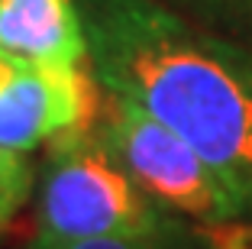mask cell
<instances>
[{
	"instance_id": "cell-1",
	"label": "cell",
	"mask_w": 252,
	"mask_h": 249,
	"mask_svg": "<svg viewBox=\"0 0 252 249\" xmlns=\"http://www.w3.org/2000/svg\"><path fill=\"white\" fill-rule=\"evenodd\" d=\"M97 88L168 126L252 204V49L156 0H78Z\"/></svg>"
},
{
	"instance_id": "cell-2",
	"label": "cell",
	"mask_w": 252,
	"mask_h": 249,
	"mask_svg": "<svg viewBox=\"0 0 252 249\" xmlns=\"http://www.w3.org/2000/svg\"><path fill=\"white\" fill-rule=\"evenodd\" d=\"M94 126L107 155L162 211L200 227H223L252 211V204L223 181L214 165L136 104L104 94Z\"/></svg>"
},
{
	"instance_id": "cell-3",
	"label": "cell",
	"mask_w": 252,
	"mask_h": 249,
	"mask_svg": "<svg viewBox=\"0 0 252 249\" xmlns=\"http://www.w3.org/2000/svg\"><path fill=\"white\" fill-rule=\"evenodd\" d=\"M171 213L107 155L91 130H71L49 142L36 181V233L42 240H97L139 233ZM178 217V213H175Z\"/></svg>"
},
{
	"instance_id": "cell-4",
	"label": "cell",
	"mask_w": 252,
	"mask_h": 249,
	"mask_svg": "<svg viewBox=\"0 0 252 249\" xmlns=\"http://www.w3.org/2000/svg\"><path fill=\"white\" fill-rule=\"evenodd\" d=\"M97 81L81 65L16 59L0 52V149L32 152L97 120Z\"/></svg>"
},
{
	"instance_id": "cell-5",
	"label": "cell",
	"mask_w": 252,
	"mask_h": 249,
	"mask_svg": "<svg viewBox=\"0 0 252 249\" xmlns=\"http://www.w3.org/2000/svg\"><path fill=\"white\" fill-rule=\"evenodd\" d=\"M0 52L49 65H81L88 33L78 0H0Z\"/></svg>"
},
{
	"instance_id": "cell-6",
	"label": "cell",
	"mask_w": 252,
	"mask_h": 249,
	"mask_svg": "<svg viewBox=\"0 0 252 249\" xmlns=\"http://www.w3.org/2000/svg\"><path fill=\"white\" fill-rule=\"evenodd\" d=\"M16 249H220V246L207 230H200V223L171 213L168 220L149 230H139V233L97 236V240H42V236H32Z\"/></svg>"
},
{
	"instance_id": "cell-7",
	"label": "cell",
	"mask_w": 252,
	"mask_h": 249,
	"mask_svg": "<svg viewBox=\"0 0 252 249\" xmlns=\"http://www.w3.org/2000/svg\"><path fill=\"white\" fill-rule=\"evenodd\" d=\"M185 20L252 49V0H156Z\"/></svg>"
},
{
	"instance_id": "cell-8",
	"label": "cell",
	"mask_w": 252,
	"mask_h": 249,
	"mask_svg": "<svg viewBox=\"0 0 252 249\" xmlns=\"http://www.w3.org/2000/svg\"><path fill=\"white\" fill-rule=\"evenodd\" d=\"M32 188H36V175H32L30 159L0 149V233L13 223L20 207L30 201Z\"/></svg>"
},
{
	"instance_id": "cell-9",
	"label": "cell",
	"mask_w": 252,
	"mask_h": 249,
	"mask_svg": "<svg viewBox=\"0 0 252 249\" xmlns=\"http://www.w3.org/2000/svg\"><path fill=\"white\" fill-rule=\"evenodd\" d=\"M220 249H223V246H220Z\"/></svg>"
}]
</instances>
